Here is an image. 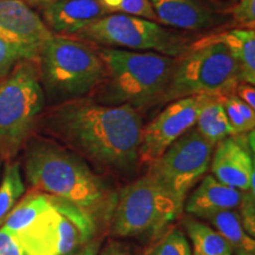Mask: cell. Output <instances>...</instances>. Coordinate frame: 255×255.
Here are the masks:
<instances>
[{
    "label": "cell",
    "instance_id": "obj_1",
    "mask_svg": "<svg viewBox=\"0 0 255 255\" xmlns=\"http://www.w3.org/2000/svg\"><path fill=\"white\" fill-rule=\"evenodd\" d=\"M45 126L66 149L102 173L129 177L139 167L143 122L138 110L130 105L68 101L50 111Z\"/></svg>",
    "mask_w": 255,
    "mask_h": 255
},
{
    "label": "cell",
    "instance_id": "obj_2",
    "mask_svg": "<svg viewBox=\"0 0 255 255\" xmlns=\"http://www.w3.org/2000/svg\"><path fill=\"white\" fill-rule=\"evenodd\" d=\"M25 175L36 190L84 210L100 225L110 222L117 193L107 177L81 156L47 139H32L25 154Z\"/></svg>",
    "mask_w": 255,
    "mask_h": 255
},
{
    "label": "cell",
    "instance_id": "obj_3",
    "mask_svg": "<svg viewBox=\"0 0 255 255\" xmlns=\"http://www.w3.org/2000/svg\"><path fill=\"white\" fill-rule=\"evenodd\" d=\"M98 55L108 79L97 98L98 103L130 105L135 109L158 103L176 60L152 51L138 52L114 47L102 50Z\"/></svg>",
    "mask_w": 255,
    "mask_h": 255
},
{
    "label": "cell",
    "instance_id": "obj_4",
    "mask_svg": "<svg viewBox=\"0 0 255 255\" xmlns=\"http://www.w3.org/2000/svg\"><path fill=\"white\" fill-rule=\"evenodd\" d=\"M38 64L19 60L0 78V158L11 162L30 139L45 105Z\"/></svg>",
    "mask_w": 255,
    "mask_h": 255
},
{
    "label": "cell",
    "instance_id": "obj_5",
    "mask_svg": "<svg viewBox=\"0 0 255 255\" xmlns=\"http://www.w3.org/2000/svg\"><path fill=\"white\" fill-rule=\"evenodd\" d=\"M39 76L51 98L68 102L91 92L105 78L100 55L82 41L52 36L44 44Z\"/></svg>",
    "mask_w": 255,
    "mask_h": 255
},
{
    "label": "cell",
    "instance_id": "obj_6",
    "mask_svg": "<svg viewBox=\"0 0 255 255\" xmlns=\"http://www.w3.org/2000/svg\"><path fill=\"white\" fill-rule=\"evenodd\" d=\"M239 84L237 60L221 43H202L176 57L158 103L194 95H228Z\"/></svg>",
    "mask_w": 255,
    "mask_h": 255
},
{
    "label": "cell",
    "instance_id": "obj_7",
    "mask_svg": "<svg viewBox=\"0 0 255 255\" xmlns=\"http://www.w3.org/2000/svg\"><path fill=\"white\" fill-rule=\"evenodd\" d=\"M183 208L184 203L145 174L117 193L110 220L111 233L121 238L155 237Z\"/></svg>",
    "mask_w": 255,
    "mask_h": 255
},
{
    "label": "cell",
    "instance_id": "obj_8",
    "mask_svg": "<svg viewBox=\"0 0 255 255\" xmlns=\"http://www.w3.org/2000/svg\"><path fill=\"white\" fill-rule=\"evenodd\" d=\"M97 231L98 225L84 210L52 196L50 208L15 235L24 255H70L92 240Z\"/></svg>",
    "mask_w": 255,
    "mask_h": 255
},
{
    "label": "cell",
    "instance_id": "obj_9",
    "mask_svg": "<svg viewBox=\"0 0 255 255\" xmlns=\"http://www.w3.org/2000/svg\"><path fill=\"white\" fill-rule=\"evenodd\" d=\"M83 40L117 49L152 51L169 57L182 56L189 50L180 34L149 19L128 14H107L76 34Z\"/></svg>",
    "mask_w": 255,
    "mask_h": 255
},
{
    "label": "cell",
    "instance_id": "obj_10",
    "mask_svg": "<svg viewBox=\"0 0 255 255\" xmlns=\"http://www.w3.org/2000/svg\"><path fill=\"white\" fill-rule=\"evenodd\" d=\"M214 145L191 128L149 165L146 175L184 203L189 190L208 170Z\"/></svg>",
    "mask_w": 255,
    "mask_h": 255
},
{
    "label": "cell",
    "instance_id": "obj_11",
    "mask_svg": "<svg viewBox=\"0 0 255 255\" xmlns=\"http://www.w3.org/2000/svg\"><path fill=\"white\" fill-rule=\"evenodd\" d=\"M216 96L194 95L173 101L151 122L142 128L139 164L150 165L184 132L195 127L203 108Z\"/></svg>",
    "mask_w": 255,
    "mask_h": 255
},
{
    "label": "cell",
    "instance_id": "obj_12",
    "mask_svg": "<svg viewBox=\"0 0 255 255\" xmlns=\"http://www.w3.org/2000/svg\"><path fill=\"white\" fill-rule=\"evenodd\" d=\"M52 36V31L24 1L0 0V38L19 60L38 64L44 44Z\"/></svg>",
    "mask_w": 255,
    "mask_h": 255
},
{
    "label": "cell",
    "instance_id": "obj_13",
    "mask_svg": "<svg viewBox=\"0 0 255 255\" xmlns=\"http://www.w3.org/2000/svg\"><path fill=\"white\" fill-rule=\"evenodd\" d=\"M251 151L254 154V131L244 138L234 135L218 142L210 161L214 177L227 186L255 195V168Z\"/></svg>",
    "mask_w": 255,
    "mask_h": 255
},
{
    "label": "cell",
    "instance_id": "obj_14",
    "mask_svg": "<svg viewBox=\"0 0 255 255\" xmlns=\"http://www.w3.org/2000/svg\"><path fill=\"white\" fill-rule=\"evenodd\" d=\"M104 15L97 0H55L44 9L46 26L63 36H76Z\"/></svg>",
    "mask_w": 255,
    "mask_h": 255
},
{
    "label": "cell",
    "instance_id": "obj_15",
    "mask_svg": "<svg viewBox=\"0 0 255 255\" xmlns=\"http://www.w3.org/2000/svg\"><path fill=\"white\" fill-rule=\"evenodd\" d=\"M244 195L245 191L220 182L213 175H207L188 197L184 208L189 214L202 219L220 210L239 209Z\"/></svg>",
    "mask_w": 255,
    "mask_h": 255
},
{
    "label": "cell",
    "instance_id": "obj_16",
    "mask_svg": "<svg viewBox=\"0 0 255 255\" xmlns=\"http://www.w3.org/2000/svg\"><path fill=\"white\" fill-rule=\"evenodd\" d=\"M156 20L181 30L201 31L213 26L218 18L199 0H150Z\"/></svg>",
    "mask_w": 255,
    "mask_h": 255
},
{
    "label": "cell",
    "instance_id": "obj_17",
    "mask_svg": "<svg viewBox=\"0 0 255 255\" xmlns=\"http://www.w3.org/2000/svg\"><path fill=\"white\" fill-rule=\"evenodd\" d=\"M202 43H221L237 60L239 83L255 84V32L254 30L226 31L201 39Z\"/></svg>",
    "mask_w": 255,
    "mask_h": 255
},
{
    "label": "cell",
    "instance_id": "obj_18",
    "mask_svg": "<svg viewBox=\"0 0 255 255\" xmlns=\"http://www.w3.org/2000/svg\"><path fill=\"white\" fill-rule=\"evenodd\" d=\"M202 220L213 226V228L222 235L223 239L231 245L233 252H237L238 255H254V238L245 231L237 210H220L203 216Z\"/></svg>",
    "mask_w": 255,
    "mask_h": 255
},
{
    "label": "cell",
    "instance_id": "obj_19",
    "mask_svg": "<svg viewBox=\"0 0 255 255\" xmlns=\"http://www.w3.org/2000/svg\"><path fill=\"white\" fill-rule=\"evenodd\" d=\"M52 196L39 190H31L6 216L2 227L18 234L51 207Z\"/></svg>",
    "mask_w": 255,
    "mask_h": 255
},
{
    "label": "cell",
    "instance_id": "obj_20",
    "mask_svg": "<svg viewBox=\"0 0 255 255\" xmlns=\"http://www.w3.org/2000/svg\"><path fill=\"white\" fill-rule=\"evenodd\" d=\"M195 126L197 131L213 144H216L229 136L237 135L226 115L222 96H216L203 108L197 117Z\"/></svg>",
    "mask_w": 255,
    "mask_h": 255
},
{
    "label": "cell",
    "instance_id": "obj_21",
    "mask_svg": "<svg viewBox=\"0 0 255 255\" xmlns=\"http://www.w3.org/2000/svg\"><path fill=\"white\" fill-rule=\"evenodd\" d=\"M184 227L194 245V255H232L231 245L214 228L194 216L184 219Z\"/></svg>",
    "mask_w": 255,
    "mask_h": 255
},
{
    "label": "cell",
    "instance_id": "obj_22",
    "mask_svg": "<svg viewBox=\"0 0 255 255\" xmlns=\"http://www.w3.org/2000/svg\"><path fill=\"white\" fill-rule=\"evenodd\" d=\"M25 193V184L18 163L8 162L5 165L4 175L0 182V226L8 213L14 208Z\"/></svg>",
    "mask_w": 255,
    "mask_h": 255
},
{
    "label": "cell",
    "instance_id": "obj_23",
    "mask_svg": "<svg viewBox=\"0 0 255 255\" xmlns=\"http://www.w3.org/2000/svg\"><path fill=\"white\" fill-rule=\"evenodd\" d=\"M222 104L229 123L237 135L253 131L255 126V110L253 108L242 102L233 92L222 96Z\"/></svg>",
    "mask_w": 255,
    "mask_h": 255
},
{
    "label": "cell",
    "instance_id": "obj_24",
    "mask_svg": "<svg viewBox=\"0 0 255 255\" xmlns=\"http://www.w3.org/2000/svg\"><path fill=\"white\" fill-rule=\"evenodd\" d=\"M107 14H128L156 20L150 0H97Z\"/></svg>",
    "mask_w": 255,
    "mask_h": 255
},
{
    "label": "cell",
    "instance_id": "obj_25",
    "mask_svg": "<svg viewBox=\"0 0 255 255\" xmlns=\"http://www.w3.org/2000/svg\"><path fill=\"white\" fill-rule=\"evenodd\" d=\"M149 255H193V253L183 232L176 228L169 232Z\"/></svg>",
    "mask_w": 255,
    "mask_h": 255
},
{
    "label": "cell",
    "instance_id": "obj_26",
    "mask_svg": "<svg viewBox=\"0 0 255 255\" xmlns=\"http://www.w3.org/2000/svg\"><path fill=\"white\" fill-rule=\"evenodd\" d=\"M234 23L242 30H254L255 0H239L231 9Z\"/></svg>",
    "mask_w": 255,
    "mask_h": 255
},
{
    "label": "cell",
    "instance_id": "obj_27",
    "mask_svg": "<svg viewBox=\"0 0 255 255\" xmlns=\"http://www.w3.org/2000/svg\"><path fill=\"white\" fill-rule=\"evenodd\" d=\"M255 195H252L250 191H245L244 200H242L241 206L239 207L240 209V215L242 226L247 234L254 238L255 235Z\"/></svg>",
    "mask_w": 255,
    "mask_h": 255
},
{
    "label": "cell",
    "instance_id": "obj_28",
    "mask_svg": "<svg viewBox=\"0 0 255 255\" xmlns=\"http://www.w3.org/2000/svg\"><path fill=\"white\" fill-rule=\"evenodd\" d=\"M0 255H24L17 235L0 226Z\"/></svg>",
    "mask_w": 255,
    "mask_h": 255
},
{
    "label": "cell",
    "instance_id": "obj_29",
    "mask_svg": "<svg viewBox=\"0 0 255 255\" xmlns=\"http://www.w3.org/2000/svg\"><path fill=\"white\" fill-rule=\"evenodd\" d=\"M18 62V56L15 55L12 47L0 38V78L7 75Z\"/></svg>",
    "mask_w": 255,
    "mask_h": 255
},
{
    "label": "cell",
    "instance_id": "obj_30",
    "mask_svg": "<svg viewBox=\"0 0 255 255\" xmlns=\"http://www.w3.org/2000/svg\"><path fill=\"white\" fill-rule=\"evenodd\" d=\"M233 94L240 98L242 102H245L247 105H250L251 108L255 109V89L253 84L239 83L233 90Z\"/></svg>",
    "mask_w": 255,
    "mask_h": 255
},
{
    "label": "cell",
    "instance_id": "obj_31",
    "mask_svg": "<svg viewBox=\"0 0 255 255\" xmlns=\"http://www.w3.org/2000/svg\"><path fill=\"white\" fill-rule=\"evenodd\" d=\"M101 248V239L94 238L87 245L79 248L78 251L73 252L70 255H98Z\"/></svg>",
    "mask_w": 255,
    "mask_h": 255
},
{
    "label": "cell",
    "instance_id": "obj_32",
    "mask_svg": "<svg viewBox=\"0 0 255 255\" xmlns=\"http://www.w3.org/2000/svg\"><path fill=\"white\" fill-rule=\"evenodd\" d=\"M100 255H130L128 253L126 248H123L117 242H111V244L107 245V247L102 251Z\"/></svg>",
    "mask_w": 255,
    "mask_h": 255
},
{
    "label": "cell",
    "instance_id": "obj_33",
    "mask_svg": "<svg viewBox=\"0 0 255 255\" xmlns=\"http://www.w3.org/2000/svg\"><path fill=\"white\" fill-rule=\"evenodd\" d=\"M45 1H55V0H45Z\"/></svg>",
    "mask_w": 255,
    "mask_h": 255
},
{
    "label": "cell",
    "instance_id": "obj_34",
    "mask_svg": "<svg viewBox=\"0 0 255 255\" xmlns=\"http://www.w3.org/2000/svg\"><path fill=\"white\" fill-rule=\"evenodd\" d=\"M1 161H2V159H1V158H0V167H1Z\"/></svg>",
    "mask_w": 255,
    "mask_h": 255
}]
</instances>
